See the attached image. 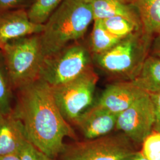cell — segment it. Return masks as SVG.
I'll use <instances>...</instances> for the list:
<instances>
[{
  "instance_id": "cell-18",
  "label": "cell",
  "mask_w": 160,
  "mask_h": 160,
  "mask_svg": "<svg viewBox=\"0 0 160 160\" xmlns=\"http://www.w3.org/2000/svg\"><path fill=\"white\" fill-rule=\"evenodd\" d=\"M63 0H34L28 14L33 23L45 24Z\"/></svg>"
},
{
  "instance_id": "cell-2",
  "label": "cell",
  "mask_w": 160,
  "mask_h": 160,
  "mask_svg": "<svg viewBox=\"0 0 160 160\" xmlns=\"http://www.w3.org/2000/svg\"><path fill=\"white\" fill-rule=\"evenodd\" d=\"M93 22L90 0H63L39 34L45 57L80 40Z\"/></svg>"
},
{
  "instance_id": "cell-27",
  "label": "cell",
  "mask_w": 160,
  "mask_h": 160,
  "mask_svg": "<svg viewBox=\"0 0 160 160\" xmlns=\"http://www.w3.org/2000/svg\"><path fill=\"white\" fill-rule=\"evenodd\" d=\"M4 46V45H3L2 43L0 42V53H1V52H2V49H3Z\"/></svg>"
},
{
  "instance_id": "cell-8",
  "label": "cell",
  "mask_w": 160,
  "mask_h": 160,
  "mask_svg": "<svg viewBox=\"0 0 160 160\" xmlns=\"http://www.w3.org/2000/svg\"><path fill=\"white\" fill-rule=\"evenodd\" d=\"M154 106L150 94L145 92L128 109L118 114L116 130L134 143H142L153 131Z\"/></svg>"
},
{
  "instance_id": "cell-26",
  "label": "cell",
  "mask_w": 160,
  "mask_h": 160,
  "mask_svg": "<svg viewBox=\"0 0 160 160\" xmlns=\"http://www.w3.org/2000/svg\"><path fill=\"white\" fill-rule=\"evenodd\" d=\"M0 160H20L19 154L0 156Z\"/></svg>"
},
{
  "instance_id": "cell-19",
  "label": "cell",
  "mask_w": 160,
  "mask_h": 160,
  "mask_svg": "<svg viewBox=\"0 0 160 160\" xmlns=\"http://www.w3.org/2000/svg\"><path fill=\"white\" fill-rule=\"evenodd\" d=\"M12 86L7 70L0 67V115H7L12 109Z\"/></svg>"
},
{
  "instance_id": "cell-16",
  "label": "cell",
  "mask_w": 160,
  "mask_h": 160,
  "mask_svg": "<svg viewBox=\"0 0 160 160\" xmlns=\"http://www.w3.org/2000/svg\"><path fill=\"white\" fill-rule=\"evenodd\" d=\"M122 39L110 33L102 20H96L93 22L89 49L92 55L100 54L111 49Z\"/></svg>"
},
{
  "instance_id": "cell-25",
  "label": "cell",
  "mask_w": 160,
  "mask_h": 160,
  "mask_svg": "<svg viewBox=\"0 0 160 160\" xmlns=\"http://www.w3.org/2000/svg\"><path fill=\"white\" fill-rule=\"evenodd\" d=\"M123 160H148L141 152V151H135L131 154L127 156Z\"/></svg>"
},
{
  "instance_id": "cell-15",
  "label": "cell",
  "mask_w": 160,
  "mask_h": 160,
  "mask_svg": "<svg viewBox=\"0 0 160 160\" xmlns=\"http://www.w3.org/2000/svg\"><path fill=\"white\" fill-rule=\"evenodd\" d=\"M132 82L149 94L160 92V58L150 55Z\"/></svg>"
},
{
  "instance_id": "cell-7",
  "label": "cell",
  "mask_w": 160,
  "mask_h": 160,
  "mask_svg": "<svg viewBox=\"0 0 160 160\" xmlns=\"http://www.w3.org/2000/svg\"><path fill=\"white\" fill-rule=\"evenodd\" d=\"M122 133L65 145L59 160H123L136 151Z\"/></svg>"
},
{
  "instance_id": "cell-17",
  "label": "cell",
  "mask_w": 160,
  "mask_h": 160,
  "mask_svg": "<svg viewBox=\"0 0 160 160\" xmlns=\"http://www.w3.org/2000/svg\"><path fill=\"white\" fill-rule=\"evenodd\" d=\"M102 21L104 26L109 32L120 39H123L143 29L141 24L126 17H112Z\"/></svg>"
},
{
  "instance_id": "cell-22",
  "label": "cell",
  "mask_w": 160,
  "mask_h": 160,
  "mask_svg": "<svg viewBox=\"0 0 160 160\" xmlns=\"http://www.w3.org/2000/svg\"><path fill=\"white\" fill-rule=\"evenodd\" d=\"M154 106V124L153 131L160 133V92L150 94Z\"/></svg>"
},
{
  "instance_id": "cell-1",
  "label": "cell",
  "mask_w": 160,
  "mask_h": 160,
  "mask_svg": "<svg viewBox=\"0 0 160 160\" xmlns=\"http://www.w3.org/2000/svg\"><path fill=\"white\" fill-rule=\"evenodd\" d=\"M13 113L23 124L27 139L52 160L63 151V139L76 135L55 103L52 87L39 79L18 89Z\"/></svg>"
},
{
  "instance_id": "cell-13",
  "label": "cell",
  "mask_w": 160,
  "mask_h": 160,
  "mask_svg": "<svg viewBox=\"0 0 160 160\" xmlns=\"http://www.w3.org/2000/svg\"><path fill=\"white\" fill-rule=\"evenodd\" d=\"M90 2L94 20L124 17L141 24L136 10L128 0H90Z\"/></svg>"
},
{
  "instance_id": "cell-11",
  "label": "cell",
  "mask_w": 160,
  "mask_h": 160,
  "mask_svg": "<svg viewBox=\"0 0 160 160\" xmlns=\"http://www.w3.org/2000/svg\"><path fill=\"white\" fill-rule=\"evenodd\" d=\"M145 92L131 81H118L108 86L96 103L110 112L119 114L129 108Z\"/></svg>"
},
{
  "instance_id": "cell-4",
  "label": "cell",
  "mask_w": 160,
  "mask_h": 160,
  "mask_svg": "<svg viewBox=\"0 0 160 160\" xmlns=\"http://www.w3.org/2000/svg\"><path fill=\"white\" fill-rule=\"evenodd\" d=\"M12 86L20 89L40 79L45 59L40 36L34 34L12 40L2 49Z\"/></svg>"
},
{
  "instance_id": "cell-9",
  "label": "cell",
  "mask_w": 160,
  "mask_h": 160,
  "mask_svg": "<svg viewBox=\"0 0 160 160\" xmlns=\"http://www.w3.org/2000/svg\"><path fill=\"white\" fill-rule=\"evenodd\" d=\"M118 116L95 103L81 114L74 124L86 139H93L108 135L116 129Z\"/></svg>"
},
{
  "instance_id": "cell-5",
  "label": "cell",
  "mask_w": 160,
  "mask_h": 160,
  "mask_svg": "<svg viewBox=\"0 0 160 160\" xmlns=\"http://www.w3.org/2000/svg\"><path fill=\"white\" fill-rule=\"evenodd\" d=\"M92 62L90 49L76 42L45 58L40 79L52 87L61 86L77 78L92 67Z\"/></svg>"
},
{
  "instance_id": "cell-20",
  "label": "cell",
  "mask_w": 160,
  "mask_h": 160,
  "mask_svg": "<svg viewBox=\"0 0 160 160\" xmlns=\"http://www.w3.org/2000/svg\"><path fill=\"white\" fill-rule=\"evenodd\" d=\"M141 151L148 160H160V133L152 131L142 142Z\"/></svg>"
},
{
  "instance_id": "cell-14",
  "label": "cell",
  "mask_w": 160,
  "mask_h": 160,
  "mask_svg": "<svg viewBox=\"0 0 160 160\" xmlns=\"http://www.w3.org/2000/svg\"><path fill=\"white\" fill-rule=\"evenodd\" d=\"M138 13L147 34L160 36V0H128Z\"/></svg>"
},
{
  "instance_id": "cell-12",
  "label": "cell",
  "mask_w": 160,
  "mask_h": 160,
  "mask_svg": "<svg viewBox=\"0 0 160 160\" xmlns=\"http://www.w3.org/2000/svg\"><path fill=\"white\" fill-rule=\"evenodd\" d=\"M27 141L23 124L13 112L0 115V156L18 154Z\"/></svg>"
},
{
  "instance_id": "cell-3",
  "label": "cell",
  "mask_w": 160,
  "mask_h": 160,
  "mask_svg": "<svg viewBox=\"0 0 160 160\" xmlns=\"http://www.w3.org/2000/svg\"><path fill=\"white\" fill-rule=\"evenodd\" d=\"M154 38L143 29L138 30L108 51L92 55V61L110 77L119 81H131L139 74L149 55Z\"/></svg>"
},
{
  "instance_id": "cell-21",
  "label": "cell",
  "mask_w": 160,
  "mask_h": 160,
  "mask_svg": "<svg viewBox=\"0 0 160 160\" xmlns=\"http://www.w3.org/2000/svg\"><path fill=\"white\" fill-rule=\"evenodd\" d=\"M20 160H53L27 141L19 152Z\"/></svg>"
},
{
  "instance_id": "cell-24",
  "label": "cell",
  "mask_w": 160,
  "mask_h": 160,
  "mask_svg": "<svg viewBox=\"0 0 160 160\" xmlns=\"http://www.w3.org/2000/svg\"><path fill=\"white\" fill-rule=\"evenodd\" d=\"M151 55L160 58V36L155 37L152 43Z\"/></svg>"
},
{
  "instance_id": "cell-23",
  "label": "cell",
  "mask_w": 160,
  "mask_h": 160,
  "mask_svg": "<svg viewBox=\"0 0 160 160\" xmlns=\"http://www.w3.org/2000/svg\"><path fill=\"white\" fill-rule=\"evenodd\" d=\"M25 0H0V13L18 7Z\"/></svg>"
},
{
  "instance_id": "cell-6",
  "label": "cell",
  "mask_w": 160,
  "mask_h": 160,
  "mask_svg": "<svg viewBox=\"0 0 160 160\" xmlns=\"http://www.w3.org/2000/svg\"><path fill=\"white\" fill-rule=\"evenodd\" d=\"M98 80V75L92 67L74 80L52 87L57 106L68 123H74L92 106Z\"/></svg>"
},
{
  "instance_id": "cell-10",
  "label": "cell",
  "mask_w": 160,
  "mask_h": 160,
  "mask_svg": "<svg viewBox=\"0 0 160 160\" xmlns=\"http://www.w3.org/2000/svg\"><path fill=\"white\" fill-rule=\"evenodd\" d=\"M45 24L33 23L23 9L0 13V42L3 45L24 37L40 34Z\"/></svg>"
}]
</instances>
